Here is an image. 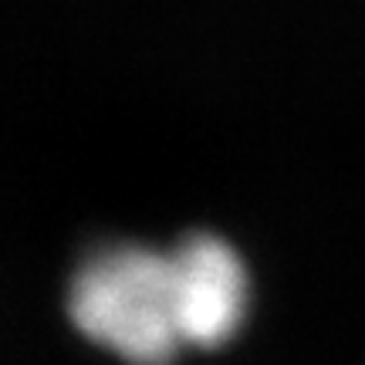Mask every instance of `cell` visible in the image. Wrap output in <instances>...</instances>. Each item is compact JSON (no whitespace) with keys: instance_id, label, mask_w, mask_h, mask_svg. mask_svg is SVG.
Masks as SVG:
<instances>
[{"instance_id":"1","label":"cell","mask_w":365,"mask_h":365,"mask_svg":"<svg viewBox=\"0 0 365 365\" xmlns=\"http://www.w3.org/2000/svg\"><path fill=\"white\" fill-rule=\"evenodd\" d=\"M68 314L88 341L129 365H170L182 352L170 250L105 244L78 264Z\"/></svg>"},{"instance_id":"2","label":"cell","mask_w":365,"mask_h":365,"mask_svg":"<svg viewBox=\"0 0 365 365\" xmlns=\"http://www.w3.org/2000/svg\"><path fill=\"white\" fill-rule=\"evenodd\" d=\"M176 322L182 349H220L244 328L250 312L247 267L223 237L193 234L170 250Z\"/></svg>"}]
</instances>
